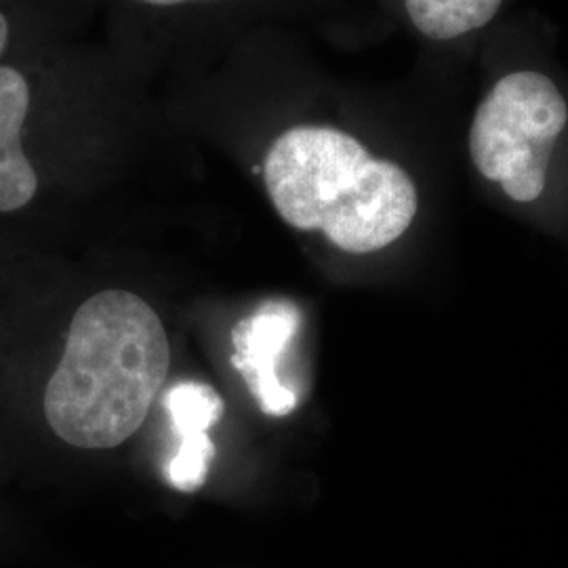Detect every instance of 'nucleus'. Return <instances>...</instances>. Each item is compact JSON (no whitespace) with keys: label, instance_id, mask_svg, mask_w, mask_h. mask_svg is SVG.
<instances>
[{"label":"nucleus","instance_id":"423d86ee","mask_svg":"<svg viewBox=\"0 0 568 568\" xmlns=\"http://www.w3.org/2000/svg\"><path fill=\"white\" fill-rule=\"evenodd\" d=\"M300 321L295 305L274 302L262 305L232 333V365L270 417H286L297 408V394L284 386L278 365Z\"/></svg>","mask_w":568,"mask_h":568},{"label":"nucleus","instance_id":"7ed1b4c3","mask_svg":"<svg viewBox=\"0 0 568 568\" xmlns=\"http://www.w3.org/2000/svg\"><path fill=\"white\" fill-rule=\"evenodd\" d=\"M567 122V100L548 74L509 72L474 112L467 133L471 163L511 201L532 203L546 190L551 154Z\"/></svg>","mask_w":568,"mask_h":568},{"label":"nucleus","instance_id":"f03ea898","mask_svg":"<svg viewBox=\"0 0 568 568\" xmlns=\"http://www.w3.org/2000/svg\"><path fill=\"white\" fill-rule=\"evenodd\" d=\"M169 365L159 314L135 293L102 291L72 318L44 389L47 424L72 447H119L142 426Z\"/></svg>","mask_w":568,"mask_h":568},{"label":"nucleus","instance_id":"0eeeda50","mask_svg":"<svg viewBox=\"0 0 568 568\" xmlns=\"http://www.w3.org/2000/svg\"><path fill=\"white\" fill-rule=\"evenodd\" d=\"M164 408L180 436V447L166 467V478L178 490L194 493L203 487L215 455L206 432L222 419L224 400L211 386L183 382L166 392Z\"/></svg>","mask_w":568,"mask_h":568},{"label":"nucleus","instance_id":"20e7f679","mask_svg":"<svg viewBox=\"0 0 568 568\" xmlns=\"http://www.w3.org/2000/svg\"><path fill=\"white\" fill-rule=\"evenodd\" d=\"M0 61V213H18L41 190L28 142L34 122L53 100L74 61L63 47H39Z\"/></svg>","mask_w":568,"mask_h":568},{"label":"nucleus","instance_id":"1a4fd4ad","mask_svg":"<svg viewBox=\"0 0 568 568\" xmlns=\"http://www.w3.org/2000/svg\"><path fill=\"white\" fill-rule=\"evenodd\" d=\"M23 47L21 16L11 0H0V61L16 55Z\"/></svg>","mask_w":568,"mask_h":568},{"label":"nucleus","instance_id":"39448f33","mask_svg":"<svg viewBox=\"0 0 568 568\" xmlns=\"http://www.w3.org/2000/svg\"><path fill=\"white\" fill-rule=\"evenodd\" d=\"M110 16H116L126 32L122 39L133 60L140 61L143 49L178 53L211 49L227 51L246 41L248 32H264L267 0H103ZM124 49V53H126Z\"/></svg>","mask_w":568,"mask_h":568},{"label":"nucleus","instance_id":"f257e3e1","mask_svg":"<svg viewBox=\"0 0 568 568\" xmlns=\"http://www.w3.org/2000/svg\"><path fill=\"white\" fill-rule=\"evenodd\" d=\"M260 175L284 224L321 232L352 255L396 243L417 215V187L405 166L375 156L333 122H284L264 145Z\"/></svg>","mask_w":568,"mask_h":568},{"label":"nucleus","instance_id":"6e6552de","mask_svg":"<svg viewBox=\"0 0 568 568\" xmlns=\"http://www.w3.org/2000/svg\"><path fill=\"white\" fill-rule=\"evenodd\" d=\"M504 0H403L406 20L429 41L448 42L488 26Z\"/></svg>","mask_w":568,"mask_h":568}]
</instances>
